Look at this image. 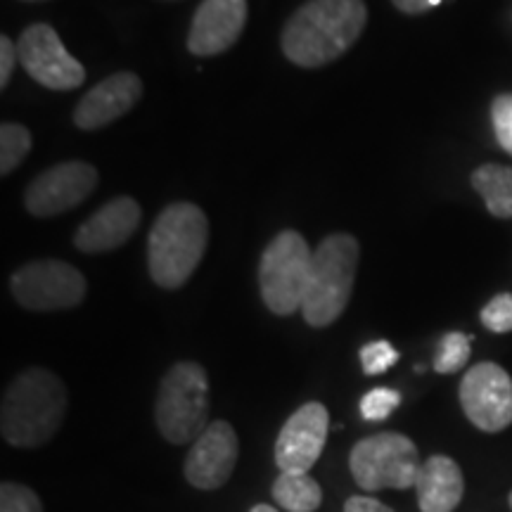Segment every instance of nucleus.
<instances>
[{"label":"nucleus","instance_id":"f257e3e1","mask_svg":"<svg viewBox=\"0 0 512 512\" xmlns=\"http://www.w3.org/2000/svg\"><path fill=\"white\" fill-rule=\"evenodd\" d=\"M366 22L363 0H306L287 19L280 46L297 67L318 69L351 50Z\"/></svg>","mask_w":512,"mask_h":512},{"label":"nucleus","instance_id":"f03ea898","mask_svg":"<svg viewBox=\"0 0 512 512\" xmlns=\"http://www.w3.org/2000/svg\"><path fill=\"white\" fill-rule=\"evenodd\" d=\"M67 387L46 368H29L8 384L0 403V434L10 446L48 444L67 415Z\"/></svg>","mask_w":512,"mask_h":512},{"label":"nucleus","instance_id":"7ed1b4c3","mask_svg":"<svg viewBox=\"0 0 512 512\" xmlns=\"http://www.w3.org/2000/svg\"><path fill=\"white\" fill-rule=\"evenodd\" d=\"M209 242L207 214L192 202L169 204L147 235V268L164 290H178L200 266Z\"/></svg>","mask_w":512,"mask_h":512},{"label":"nucleus","instance_id":"20e7f679","mask_svg":"<svg viewBox=\"0 0 512 512\" xmlns=\"http://www.w3.org/2000/svg\"><path fill=\"white\" fill-rule=\"evenodd\" d=\"M358 242L349 233L325 238L313 252L311 280L302 306L311 328H328L347 309L358 268Z\"/></svg>","mask_w":512,"mask_h":512},{"label":"nucleus","instance_id":"39448f33","mask_svg":"<svg viewBox=\"0 0 512 512\" xmlns=\"http://www.w3.org/2000/svg\"><path fill=\"white\" fill-rule=\"evenodd\" d=\"M157 430L169 444H190L209 427V377L200 363H174L159 382Z\"/></svg>","mask_w":512,"mask_h":512},{"label":"nucleus","instance_id":"423d86ee","mask_svg":"<svg viewBox=\"0 0 512 512\" xmlns=\"http://www.w3.org/2000/svg\"><path fill=\"white\" fill-rule=\"evenodd\" d=\"M311 261V249L297 230H283L268 242L259 264V287L268 311L292 316L302 309L311 280Z\"/></svg>","mask_w":512,"mask_h":512},{"label":"nucleus","instance_id":"0eeeda50","mask_svg":"<svg viewBox=\"0 0 512 512\" xmlns=\"http://www.w3.org/2000/svg\"><path fill=\"white\" fill-rule=\"evenodd\" d=\"M420 453L406 434L380 432L356 441L349 453V470L363 491L411 489L420 475Z\"/></svg>","mask_w":512,"mask_h":512},{"label":"nucleus","instance_id":"6e6552de","mask_svg":"<svg viewBox=\"0 0 512 512\" xmlns=\"http://www.w3.org/2000/svg\"><path fill=\"white\" fill-rule=\"evenodd\" d=\"M12 297L29 311L74 309L86 297V278L64 261L43 259L17 268L10 278Z\"/></svg>","mask_w":512,"mask_h":512},{"label":"nucleus","instance_id":"1a4fd4ad","mask_svg":"<svg viewBox=\"0 0 512 512\" xmlns=\"http://www.w3.org/2000/svg\"><path fill=\"white\" fill-rule=\"evenodd\" d=\"M19 64L50 91H74L86 81V69L62 46L50 24H31L17 41Z\"/></svg>","mask_w":512,"mask_h":512},{"label":"nucleus","instance_id":"9d476101","mask_svg":"<svg viewBox=\"0 0 512 512\" xmlns=\"http://www.w3.org/2000/svg\"><path fill=\"white\" fill-rule=\"evenodd\" d=\"M460 406L467 420L486 434L512 425V380L498 363L484 361L467 370L460 382Z\"/></svg>","mask_w":512,"mask_h":512},{"label":"nucleus","instance_id":"9b49d317","mask_svg":"<svg viewBox=\"0 0 512 512\" xmlns=\"http://www.w3.org/2000/svg\"><path fill=\"white\" fill-rule=\"evenodd\" d=\"M98 169L88 162H64L38 174L24 192V207L36 219L79 207L98 188Z\"/></svg>","mask_w":512,"mask_h":512},{"label":"nucleus","instance_id":"f8f14e48","mask_svg":"<svg viewBox=\"0 0 512 512\" xmlns=\"http://www.w3.org/2000/svg\"><path fill=\"white\" fill-rule=\"evenodd\" d=\"M240 456L238 432L226 420L209 422L185 458L183 472L190 486L200 491H216L233 477Z\"/></svg>","mask_w":512,"mask_h":512},{"label":"nucleus","instance_id":"ddd939ff","mask_svg":"<svg viewBox=\"0 0 512 512\" xmlns=\"http://www.w3.org/2000/svg\"><path fill=\"white\" fill-rule=\"evenodd\" d=\"M330 432V413L323 403L297 408L275 439V465L280 472H309L318 463Z\"/></svg>","mask_w":512,"mask_h":512},{"label":"nucleus","instance_id":"4468645a","mask_svg":"<svg viewBox=\"0 0 512 512\" xmlns=\"http://www.w3.org/2000/svg\"><path fill=\"white\" fill-rule=\"evenodd\" d=\"M247 0H202L188 31V50L197 57L226 53L247 24Z\"/></svg>","mask_w":512,"mask_h":512},{"label":"nucleus","instance_id":"2eb2a0df","mask_svg":"<svg viewBox=\"0 0 512 512\" xmlns=\"http://www.w3.org/2000/svg\"><path fill=\"white\" fill-rule=\"evenodd\" d=\"M140 98H143L140 76L133 72H117L83 95L72 119L81 131H98L131 112Z\"/></svg>","mask_w":512,"mask_h":512},{"label":"nucleus","instance_id":"dca6fc26","mask_svg":"<svg viewBox=\"0 0 512 512\" xmlns=\"http://www.w3.org/2000/svg\"><path fill=\"white\" fill-rule=\"evenodd\" d=\"M140 226V204L133 197H114L81 223L74 247L83 254L112 252L128 242Z\"/></svg>","mask_w":512,"mask_h":512},{"label":"nucleus","instance_id":"f3484780","mask_svg":"<svg viewBox=\"0 0 512 512\" xmlns=\"http://www.w3.org/2000/svg\"><path fill=\"white\" fill-rule=\"evenodd\" d=\"M420 512H453L463 501V470L453 458L430 456L422 463L415 482Z\"/></svg>","mask_w":512,"mask_h":512},{"label":"nucleus","instance_id":"a211bd4d","mask_svg":"<svg viewBox=\"0 0 512 512\" xmlns=\"http://www.w3.org/2000/svg\"><path fill=\"white\" fill-rule=\"evenodd\" d=\"M472 188H475L496 219H512V166L482 164L472 171Z\"/></svg>","mask_w":512,"mask_h":512},{"label":"nucleus","instance_id":"6ab92c4d","mask_svg":"<svg viewBox=\"0 0 512 512\" xmlns=\"http://www.w3.org/2000/svg\"><path fill=\"white\" fill-rule=\"evenodd\" d=\"M271 494L280 508L290 512H313L323 503V489L306 472H280Z\"/></svg>","mask_w":512,"mask_h":512},{"label":"nucleus","instance_id":"aec40b11","mask_svg":"<svg viewBox=\"0 0 512 512\" xmlns=\"http://www.w3.org/2000/svg\"><path fill=\"white\" fill-rule=\"evenodd\" d=\"M29 150L31 133L27 126L15 124V121H8V124L0 126V174L10 176L24 162Z\"/></svg>","mask_w":512,"mask_h":512},{"label":"nucleus","instance_id":"412c9836","mask_svg":"<svg viewBox=\"0 0 512 512\" xmlns=\"http://www.w3.org/2000/svg\"><path fill=\"white\" fill-rule=\"evenodd\" d=\"M470 342L472 337L463 332H448L441 337L437 356H434V370L439 375H453L463 370L470 361Z\"/></svg>","mask_w":512,"mask_h":512},{"label":"nucleus","instance_id":"4be33fe9","mask_svg":"<svg viewBox=\"0 0 512 512\" xmlns=\"http://www.w3.org/2000/svg\"><path fill=\"white\" fill-rule=\"evenodd\" d=\"M399 406H401V394L396 392V389H387V387L370 389L368 394H363L361 403H358L363 420H370V422L387 420Z\"/></svg>","mask_w":512,"mask_h":512},{"label":"nucleus","instance_id":"5701e85b","mask_svg":"<svg viewBox=\"0 0 512 512\" xmlns=\"http://www.w3.org/2000/svg\"><path fill=\"white\" fill-rule=\"evenodd\" d=\"M358 358H361V368L366 375H382L387 373L389 368L396 366L399 361V351H396L387 339H377V342L363 344L361 351H358Z\"/></svg>","mask_w":512,"mask_h":512},{"label":"nucleus","instance_id":"b1692460","mask_svg":"<svg viewBox=\"0 0 512 512\" xmlns=\"http://www.w3.org/2000/svg\"><path fill=\"white\" fill-rule=\"evenodd\" d=\"M0 512H43V503L29 486L3 482L0 484Z\"/></svg>","mask_w":512,"mask_h":512},{"label":"nucleus","instance_id":"393cba45","mask_svg":"<svg viewBox=\"0 0 512 512\" xmlns=\"http://www.w3.org/2000/svg\"><path fill=\"white\" fill-rule=\"evenodd\" d=\"M482 323L486 330L496 332V335L512 332V294H496L482 309Z\"/></svg>","mask_w":512,"mask_h":512},{"label":"nucleus","instance_id":"a878e982","mask_svg":"<svg viewBox=\"0 0 512 512\" xmlns=\"http://www.w3.org/2000/svg\"><path fill=\"white\" fill-rule=\"evenodd\" d=\"M491 121H494L498 145L512 155V93L496 95L491 102Z\"/></svg>","mask_w":512,"mask_h":512},{"label":"nucleus","instance_id":"bb28decb","mask_svg":"<svg viewBox=\"0 0 512 512\" xmlns=\"http://www.w3.org/2000/svg\"><path fill=\"white\" fill-rule=\"evenodd\" d=\"M19 60L17 46L10 41V36H0V88H5L15 72V62Z\"/></svg>","mask_w":512,"mask_h":512},{"label":"nucleus","instance_id":"cd10ccee","mask_svg":"<svg viewBox=\"0 0 512 512\" xmlns=\"http://www.w3.org/2000/svg\"><path fill=\"white\" fill-rule=\"evenodd\" d=\"M344 512H394L389 505H384L373 496H351L344 503Z\"/></svg>","mask_w":512,"mask_h":512},{"label":"nucleus","instance_id":"c85d7f7f","mask_svg":"<svg viewBox=\"0 0 512 512\" xmlns=\"http://www.w3.org/2000/svg\"><path fill=\"white\" fill-rule=\"evenodd\" d=\"M392 3L403 15H425V12L437 8L444 0H392Z\"/></svg>","mask_w":512,"mask_h":512},{"label":"nucleus","instance_id":"c756f323","mask_svg":"<svg viewBox=\"0 0 512 512\" xmlns=\"http://www.w3.org/2000/svg\"><path fill=\"white\" fill-rule=\"evenodd\" d=\"M249 512H280V510H275L273 505H266V503H259V505H254L252 510Z\"/></svg>","mask_w":512,"mask_h":512},{"label":"nucleus","instance_id":"7c9ffc66","mask_svg":"<svg viewBox=\"0 0 512 512\" xmlns=\"http://www.w3.org/2000/svg\"><path fill=\"white\" fill-rule=\"evenodd\" d=\"M508 503H510V510H512V491H510V496H508Z\"/></svg>","mask_w":512,"mask_h":512},{"label":"nucleus","instance_id":"2f4dec72","mask_svg":"<svg viewBox=\"0 0 512 512\" xmlns=\"http://www.w3.org/2000/svg\"><path fill=\"white\" fill-rule=\"evenodd\" d=\"M27 3H41V0H27Z\"/></svg>","mask_w":512,"mask_h":512}]
</instances>
